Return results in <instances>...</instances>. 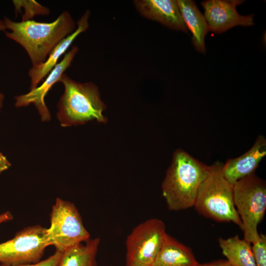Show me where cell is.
I'll use <instances>...</instances> for the list:
<instances>
[{
  "label": "cell",
  "instance_id": "ac0fdd59",
  "mask_svg": "<svg viewBox=\"0 0 266 266\" xmlns=\"http://www.w3.org/2000/svg\"><path fill=\"white\" fill-rule=\"evenodd\" d=\"M13 3L16 10L21 7L24 8V13L22 16V21L32 20L33 16L36 15H48L49 9L41 5L35 0H14Z\"/></svg>",
  "mask_w": 266,
  "mask_h": 266
},
{
  "label": "cell",
  "instance_id": "e0dca14e",
  "mask_svg": "<svg viewBox=\"0 0 266 266\" xmlns=\"http://www.w3.org/2000/svg\"><path fill=\"white\" fill-rule=\"evenodd\" d=\"M219 245L227 260L233 266H257L250 242L238 235L220 237Z\"/></svg>",
  "mask_w": 266,
  "mask_h": 266
},
{
  "label": "cell",
  "instance_id": "ffe728a7",
  "mask_svg": "<svg viewBox=\"0 0 266 266\" xmlns=\"http://www.w3.org/2000/svg\"><path fill=\"white\" fill-rule=\"evenodd\" d=\"M62 255V252L56 251L52 255L45 260L31 264L21 265L17 266H8L0 264V266H58Z\"/></svg>",
  "mask_w": 266,
  "mask_h": 266
},
{
  "label": "cell",
  "instance_id": "7402d4cb",
  "mask_svg": "<svg viewBox=\"0 0 266 266\" xmlns=\"http://www.w3.org/2000/svg\"><path fill=\"white\" fill-rule=\"evenodd\" d=\"M10 166V162L6 157L0 152V174L8 169Z\"/></svg>",
  "mask_w": 266,
  "mask_h": 266
},
{
  "label": "cell",
  "instance_id": "44dd1931",
  "mask_svg": "<svg viewBox=\"0 0 266 266\" xmlns=\"http://www.w3.org/2000/svg\"><path fill=\"white\" fill-rule=\"evenodd\" d=\"M198 266H233L227 260L219 259L203 264H199Z\"/></svg>",
  "mask_w": 266,
  "mask_h": 266
},
{
  "label": "cell",
  "instance_id": "277c9868",
  "mask_svg": "<svg viewBox=\"0 0 266 266\" xmlns=\"http://www.w3.org/2000/svg\"><path fill=\"white\" fill-rule=\"evenodd\" d=\"M222 165L216 162L209 166L199 189L194 207L204 217L218 222H233L242 230L233 202V185L224 177Z\"/></svg>",
  "mask_w": 266,
  "mask_h": 266
},
{
  "label": "cell",
  "instance_id": "d4e9b609",
  "mask_svg": "<svg viewBox=\"0 0 266 266\" xmlns=\"http://www.w3.org/2000/svg\"><path fill=\"white\" fill-rule=\"evenodd\" d=\"M5 26L3 20H0V31H5Z\"/></svg>",
  "mask_w": 266,
  "mask_h": 266
},
{
  "label": "cell",
  "instance_id": "5bb4252c",
  "mask_svg": "<svg viewBox=\"0 0 266 266\" xmlns=\"http://www.w3.org/2000/svg\"><path fill=\"white\" fill-rule=\"evenodd\" d=\"M191 249L166 233L152 266H198Z\"/></svg>",
  "mask_w": 266,
  "mask_h": 266
},
{
  "label": "cell",
  "instance_id": "9a60e30c",
  "mask_svg": "<svg viewBox=\"0 0 266 266\" xmlns=\"http://www.w3.org/2000/svg\"><path fill=\"white\" fill-rule=\"evenodd\" d=\"M176 1L182 18L192 33L193 45L199 52H205L204 38L209 31L204 16L194 1L176 0Z\"/></svg>",
  "mask_w": 266,
  "mask_h": 266
},
{
  "label": "cell",
  "instance_id": "8fae6325",
  "mask_svg": "<svg viewBox=\"0 0 266 266\" xmlns=\"http://www.w3.org/2000/svg\"><path fill=\"white\" fill-rule=\"evenodd\" d=\"M133 4L143 17L172 29L187 32L188 28L175 0H135Z\"/></svg>",
  "mask_w": 266,
  "mask_h": 266
},
{
  "label": "cell",
  "instance_id": "2e32d148",
  "mask_svg": "<svg viewBox=\"0 0 266 266\" xmlns=\"http://www.w3.org/2000/svg\"><path fill=\"white\" fill-rule=\"evenodd\" d=\"M99 237L89 238L62 252L58 266H97Z\"/></svg>",
  "mask_w": 266,
  "mask_h": 266
},
{
  "label": "cell",
  "instance_id": "9c48e42d",
  "mask_svg": "<svg viewBox=\"0 0 266 266\" xmlns=\"http://www.w3.org/2000/svg\"><path fill=\"white\" fill-rule=\"evenodd\" d=\"M243 2L240 0L202 1L201 4L204 10V17L209 31L221 33L234 26L253 25V14L242 16L236 11V6Z\"/></svg>",
  "mask_w": 266,
  "mask_h": 266
},
{
  "label": "cell",
  "instance_id": "52a82bcc",
  "mask_svg": "<svg viewBox=\"0 0 266 266\" xmlns=\"http://www.w3.org/2000/svg\"><path fill=\"white\" fill-rule=\"evenodd\" d=\"M166 233L165 223L157 218L148 219L134 228L125 242L126 266H152Z\"/></svg>",
  "mask_w": 266,
  "mask_h": 266
},
{
  "label": "cell",
  "instance_id": "3957f363",
  "mask_svg": "<svg viewBox=\"0 0 266 266\" xmlns=\"http://www.w3.org/2000/svg\"><path fill=\"white\" fill-rule=\"evenodd\" d=\"M59 82L64 87L57 104V118L62 127L83 125L92 120L103 124L107 122L102 114L106 106L96 85L75 81L65 73Z\"/></svg>",
  "mask_w": 266,
  "mask_h": 266
},
{
  "label": "cell",
  "instance_id": "cb8c5ba5",
  "mask_svg": "<svg viewBox=\"0 0 266 266\" xmlns=\"http://www.w3.org/2000/svg\"><path fill=\"white\" fill-rule=\"evenodd\" d=\"M4 98L3 94L0 92V112L3 106Z\"/></svg>",
  "mask_w": 266,
  "mask_h": 266
},
{
  "label": "cell",
  "instance_id": "30bf717a",
  "mask_svg": "<svg viewBox=\"0 0 266 266\" xmlns=\"http://www.w3.org/2000/svg\"><path fill=\"white\" fill-rule=\"evenodd\" d=\"M79 51L77 46H73L64 56L62 61L57 64L48 74L42 84L25 94L15 97L16 107L28 106L31 104L35 105L42 122L49 121L50 112L45 102V97L53 85L59 82L61 76L69 67L75 56Z\"/></svg>",
  "mask_w": 266,
  "mask_h": 266
},
{
  "label": "cell",
  "instance_id": "ba28073f",
  "mask_svg": "<svg viewBox=\"0 0 266 266\" xmlns=\"http://www.w3.org/2000/svg\"><path fill=\"white\" fill-rule=\"evenodd\" d=\"M47 230L39 225L29 226L17 233L12 239L0 243V264L17 266L41 261L49 246Z\"/></svg>",
  "mask_w": 266,
  "mask_h": 266
},
{
  "label": "cell",
  "instance_id": "603a6c76",
  "mask_svg": "<svg viewBox=\"0 0 266 266\" xmlns=\"http://www.w3.org/2000/svg\"><path fill=\"white\" fill-rule=\"evenodd\" d=\"M13 216L10 211H6L0 214V224L12 220Z\"/></svg>",
  "mask_w": 266,
  "mask_h": 266
},
{
  "label": "cell",
  "instance_id": "6da1fadb",
  "mask_svg": "<svg viewBox=\"0 0 266 266\" xmlns=\"http://www.w3.org/2000/svg\"><path fill=\"white\" fill-rule=\"evenodd\" d=\"M3 22L7 37L22 46L27 52L33 66L43 63L53 49L75 30L76 24L67 11L62 12L50 23L33 20L14 22L5 17Z\"/></svg>",
  "mask_w": 266,
  "mask_h": 266
},
{
  "label": "cell",
  "instance_id": "8992f818",
  "mask_svg": "<svg viewBox=\"0 0 266 266\" xmlns=\"http://www.w3.org/2000/svg\"><path fill=\"white\" fill-rule=\"evenodd\" d=\"M47 237L49 246L53 245L56 251L63 252L86 241L90 238V235L75 205L57 198L52 207Z\"/></svg>",
  "mask_w": 266,
  "mask_h": 266
},
{
  "label": "cell",
  "instance_id": "7a4b0ae2",
  "mask_svg": "<svg viewBox=\"0 0 266 266\" xmlns=\"http://www.w3.org/2000/svg\"><path fill=\"white\" fill-rule=\"evenodd\" d=\"M209 167L182 149L174 152L162 184V195L169 210L180 211L194 206Z\"/></svg>",
  "mask_w": 266,
  "mask_h": 266
},
{
  "label": "cell",
  "instance_id": "7c38bea8",
  "mask_svg": "<svg viewBox=\"0 0 266 266\" xmlns=\"http://www.w3.org/2000/svg\"><path fill=\"white\" fill-rule=\"evenodd\" d=\"M266 155V139L259 135L252 147L240 156L228 159L222 170L225 178L233 185L238 180L255 173L261 160Z\"/></svg>",
  "mask_w": 266,
  "mask_h": 266
},
{
  "label": "cell",
  "instance_id": "d6986e66",
  "mask_svg": "<svg viewBox=\"0 0 266 266\" xmlns=\"http://www.w3.org/2000/svg\"><path fill=\"white\" fill-rule=\"evenodd\" d=\"M252 244V250L257 266H266V235L260 234L258 240Z\"/></svg>",
  "mask_w": 266,
  "mask_h": 266
},
{
  "label": "cell",
  "instance_id": "4fadbf2b",
  "mask_svg": "<svg viewBox=\"0 0 266 266\" xmlns=\"http://www.w3.org/2000/svg\"><path fill=\"white\" fill-rule=\"evenodd\" d=\"M90 11L87 10L77 22V28L71 34L62 40L51 51L48 57L42 64L32 66L28 72L31 79L30 90L37 85L54 68L59 58L66 52L74 39L88 28Z\"/></svg>",
  "mask_w": 266,
  "mask_h": 266
},
{
  "label": "cell",
  "instance_id": "5b68a950",
  "mask_svg": "<svg viewBox=\"0 0 266 266\" xmlns=\"http://www.w3.org/2000/svg\"><path fill=\"white\" fill-rule=\"evenodd\" d=\"M233 202L242 224L244 239L253 243L259 238L258 226L266 210V184L255 173L233 185Z\"/></svg>",
  "mask_w": 266,
  "mask_h": 266
}]
</instances>
